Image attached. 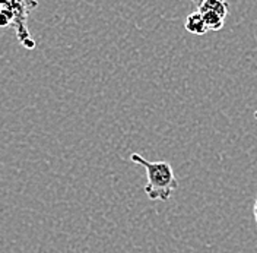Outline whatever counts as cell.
Segmentation results:
<instances>
[{
  "label": "cell",
  "instance_id": "1",
  "mask_svg": "<svg viewBox=\"0 0 257 253\" xmlns=\"http://www.w3.org/2000/svg\"><path fill=\"white\" fill-rule=\"evenodd\" d=\"M130 159L146 170L148 183L145 186V193L151 201H168L173 192L178 188L174 170L167 161H148L141 154L133 152Z\"/></svg>",
  "mask_w": 257,
  "mask_h": 253
},
{
  "label": "cell",
  "instance_id": "2",
  "mask_svg": "<svg viewBox=\"0 0 257 253\" xmlns=\"http://www.w3.org/2000/svg\"><path fill=\"white\" fill-rule=\"evenodd\" d=\"M229 5L222 0H203L197 5V12L202 15L208 31H219L225 25Z\"/></svg>",
  "mask_w": 257,
  "mask_h": 253
},
{
  "label": "cell",
  "instance_id": "3",
  "mask_svg": "<svg viewBox=\"0 0 257 253\" xmlns=\"http://www.w3.org/2000/svg\"><path fill=\"white\" fill-rule=\"evenodd\" d=\"M184 28H186V31L190 32L193 35H205L208 32L206 24L197 11L187 15L186 22H184Z\"/></svg>",
  "mask_w": 257,
  "mask_h": 253
},
{
  "label": "cell",
  "instance_id": "4",
  "mask_svg": "<svg viewBox=\"0 0 257 253\" xmlns=\"http://www.w3.org/2000/svg\"><path fill=\"white\" fill-rule=\"evenodd\" d=\"M253 214H254V220H256V225H257V196H256V201H254V205H253Z\"/></svg>",
  "mask_w": 257,
  "mask_h": 253
},
{
  "label": "cell",
  "instance_id": "5",
  "mask_svg": "<svg viewBox=\"0 0 257 253\" xmlns=\"http://www.w3.org/2000/svg\"><path fill=\"white\" fill-rule=\"evenodd\" d=\"M254 117H256V120H257V110L254 111Z\"/></svg>",
  "mask_w": 257,
  "mask_h": 253
}]
</instances>
